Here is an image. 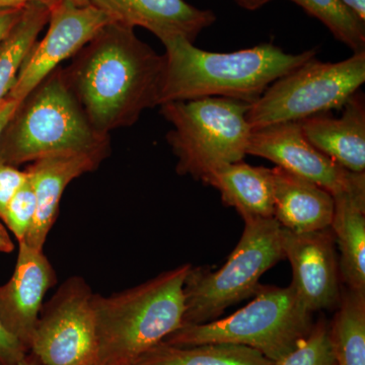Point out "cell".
Returning a JSON list of instances; mask_svg holds the SVG:
<instances>
[{
  "label": "cell",
  "mask_w": 365,
  "mask_h": 365,
  "mask_svg": "<svg viewBox=\"0 0 365 365\" xmlns=\"http://www.w3.org/2000/svg\"><path fill=\"white\" fill-rule=\"evenodd\" d=\"M165 57L134 29L110 23L63 69L67 83L96 131L132 126L158 106Z\"/></svg>",
  "instance_id": "1"
},
{
  "label": "cell",
  "mask_w": 365,
  "mask_h": 365,
  "mask_svg": "<svg viewBox=\"0 0 365 365\" xmlns=\"http://www.w3.org/2000/svg\"><path fill=\"white\" fill-rule=\"evenodd\" d=\"M165 67L158 106L203 98L251 105L282 76L316 57V50L287 54L273 44L230 53L204 51L182 37L162 42Z\"/></svg>",
  "instance_id": "2"
},
{
  "label": "cell",
  "mask_w": 365,
  "mask_h": 365,
  "mask_svg": "<svg viewBox=\"0 0 365 365\" xmlns=\"http://www.w3.org/2000/svg\"><path fill=\"white\" fill-rule=\"evenodd\" d=\"M190 267L184 264L109 297L93 294L97 365H133L181 328Z\"/></svg>",
  "instance_id": "3"
},
{
  "label": "cell",
  "mask_w": 365,
  "mask_h": 365,
  "mask_svg": "<svg viewBox=\"0 0 365 365\" xmlns=\"http://www.w3.org/2000/svg\"><path fill=\"white\" fill-rule=\"evenodd\" d=\"M109 146V136L91 126L59 66L19 104L0 136V163L18 168Z\"/></svg>",
  "instance_id": "4"
},
{
  "label": "cell",
  "mask_w": 365,
  "mask_h": 365,
  "mask_svg": "<svg viewBox=\"0 0 365 365\" xmlns=\"http://www.w3.org/2000/svg\"><path fill=\"white\" fill-rule=\"evenodd\" d=\"M254 299L225 319L182 326L163 342L175 346L230 343L247 346L275 362L294 350L313 328L312 314L287 287L259 285Z\"/></svg>",
  "instance_id": "5"
},
{
  "label": "cell",
  "mask_w": 365,
  "mask_h": 365,
  "mask_svg": "<svg viewBox=\"0 0 365 365\" xmlns=\"http://www.w3.org/2000/svg\"><path fill=\"white\" fill-rule=\"evenodd\" d=\"M173 126L167 140L178 158L177 172L202 181L211 172L242 162L252 129L250 105L227 98H203L160 106Z\"/></svg>",
  "instance_id": "6"
},
{
  "label": "cell",
  "mask_w": 365,
  "mask_h": 365,
  "mask_svg": "<svg viewBox=\"0 0 365 365\" xmlns=\"http://www.w3.org/2000/svg\"><path fill=\"white\" fill-rule=\"evenodd\" d=\"M244 222L241 240L222 267L215 271L190 267L184 285L182 326L215 321L228 307L253 297L263 274L284 260L282 227L275 218Z\"/></svg>",
  "instance_id": "7"
},
{
  "label": "cell",
  "mask_w": 365,
  "mask_h": 365,
  "mask_svg": "<svg viewBox=\"0 0 365 365\" xmlns=\"http://www.w3.org/2000/svg\"><path fill=\"white\" fill-rule=\"evenodd\" d=\"M365 81V52L331 63L309 59L274 81L247 113L252 130L342 109Z\"/></svg>",
  "instance_id": "8"
},
{
  "label": "cell",
  "mask_w": 365,
  "mask_h": 365,
  "mask_svg": "<svg viewBox=\"0 0 365 365\" xmlns=\"http://www.w3.org/2000/svg\"><path fill=\"white\" fill-rule=\"evenodd\" d=\"M91 287L73 276L43 304L30 352L42 365L97 364V330Z\"/></svg>",
  "instance_id": "9"
},
{
  "label": "cell",
  "mask_w": 365,
  "mask_h": 365,
  "mask_svg": "<svg viewBox=\"0 0 365 365\" xmlns=\"http://www.w3.org/2000/svg\"><path fill=\"white\" fill-rule=\"evenodd\" d=\"M110 23L109 16L93 4L81 6L71 0H58L50 7L44 38L37 41L29 53L7 97L21 102L62 62L76 56Z\"/></svg>",
  "instance_id": "10"
},
{
  "label": "cell",
  "mask_w": 365,
  "mask_h": 365,
  "mask_svg": "<svg viewBox=\"0 0 365 365\" xmlns=\"http://www.w3.org/2000/svg\"><path fill=\"white\" fill-rule=\"evenodd\" d=\"M247 155L271 160L280 169L318 185L333 197L365 180V173L344 169L312 145L300 122L252 130Z\"/></svg>",
  "instance_id": "11"
},
{
  "label": "cell",
  "mask_w": 365,
  "mask_h": 365,
  "mask_svg": "<svg viewBox=\"0 0 365 365\" xmlns=\"http://www.w3.org/2000/svg\"><path fill=\"white\" fill-rule=\"evenodd\" d=\"M282 247L294 274L292 285L302 307L311 314L337 307L340 273L332 230L294 232L282 227Z\"/></svg>",
  "instance_id": "12"
},
{
  "label": "cell",
  "mask_w": 365,
  "mask_h": 365,
  "mask_svg": "<svg viewBox=\"0 0 365 365\" xmlns=\"http://www.w3.org/2000/svg\"><path fill=\"white\" fill-rule=\"evenodd\" d=\"M56 283V274L43 251L19 242L13 277L0 287V322L30 352L43 300Z\"/></svg>",
  "instance_id": "13"
},
{
  "label": "cell",
  "mask_w": 365,
  "mask_h": 365,
  "mask_svg": "<svg viewBox=\"0 0 365 365\" xmlns=\"http://www.w3.org/2000/svg\"><path fill=\"white\" fill-rule=\"evenodd\" d=\"M91 4L109 16L112 23L146 29L162 41L182 37L194 43L215 16L185 0H91Z\"/></svg>",
  "instance_id": "14"
},
{
  "label": "cell",
  "mask_w": 365,
  "mask_h": 365,
  "mask_svg": "<svg viewBox=\"0 0 365 365\" xmlns=\"http://www.w3.org/2000/svg\"><path fill=\"white\" fill-rule=\"evenodd\" d=\"M108 150L42 158L31 163L26 172L32 179L37 200L35 220L24 242L43 251L48 234L58 216L64 190L76 178L97 169Z\"/></svg>",
  "instance_id": "15"
},
{
  "label": "cell",
  "mask_w": 365,
  "mask_h": 365,
  "mask_svg": "<svg viewBox=\"0 0 365 365\" xmlns=\"http://www.w3.org/2000/svg\"><path fill=\"white\" fill-rule=\"evenodd\" d=\"M339 118L325 114L307 118L302 132L312 145L341 167L353 173H365V106L355 93L344 105Z\"/></svg>",
  "instance_id": "16"
},
{
  "label": "cell",
  "mask_w": 365,
  "mask_h": 365,
  "mask_svg": "<svg viewBox=\"0 0 365 365\" xmlns=\"http://www.w3.org/2000/svg\"><path fill=\"white\" fill-rule=\"evenodd\" d=\"M274 215L281 227L294 232H317L330 227L333 196L318 185L276 167Z\"/></svg>",
  "instance_id": "17"
},
{
  "label": "cell",
  "mask_w": 365,
  "mask_h": 365,
  "mask_svg": "<svg viewBox=\"0 0 365 365\" xmlns=\"http://www.w3.org/2000/svg\"><path fill=\"white\" fill-rule=\"evenodd\" d=\"M333 198L330 228L340 252L341 280L346 287L365 290V180Z\"/></svg>",
  "instance_id": "18"
},
{
  "label": "cell",
  "mask_w": 365,
  "mask_h": 365,
  "mask_svg": "<svg viewBox=\"0 0 365 365\" xmlns=\"http://www.w3.org/2000/svg\"><path fill=\"white\" fill-rule=\"evenodd\" d=\"M202 182L217 190L225 205L234 207L242 220L274 215L272 169L237 162L218 168Z\"/></svg>",
  "instance_id": "19"
},
{
  "label": "cell",
  "mask_w": 365,
  "mask_h": 365,
  "mask_svg": "<svg viewBox=\"0 0 365 365\" xmlns=\"http://www.w3.org/2000/svg\"><path fill=\"white\" fill-rule=\"evenodd\" d=\"M133 365H274V361L253 348L230 343L175 346L162 342Z\"/></svg>",
  "instance_id": "20"
},
{
  "label": "cell",
  "mask_w": 365,
  "mask_h": 365,
  "mask_svg": "<svg viewBox=\"0 0 365 365\" xmlns=\"http://www.w3.org/2000/svg\"><path fill=\"white\" fill-rule=\"evenodd\" d=\"M328 326L337 365H365V290L346 287Z\"/></svg>",
  "instance_id": "21"
},
{
  "label": "cell",
  "mask_w": 365,
  "mask_h": 365,
  "mask_svg": "<svg viewBox=\"0 0 365 365\" xmlns=\"http://www.w3.org/2000/svg\"><path fill=\"white\" fill-rule=\"evenodd\" d=\"M50 7L40 2L28 4L20 20L0 43V102L16 83L24 62L49 21Z\"/></svg>",
  "instance_id": "22"
},
{
  "label": "cell",
  "mask_w": 365,
  "mask_h": 365,
  "mask_svg": "<svg viewBox=\"0 0 365 365\" xmlns=\"http://www.w3.org/2000/svg\"><path fill=\"white\" fill-rule=\"evenodd\" d=\"M309 16L318 19L354 53L365 52V26L341 0H292Z\"/></svg>",
  "instance_id": "23"
},
{
  "label": "cell",
  "mask_w": 365,
  "mask_h": 365,
  "mask_svg": "<svg viewBox=\"0 0 365 365\" xmlns=\"http://www.w3.org/2000/svg\"><path fill=\"white\" fill-rule=\"evenodd\" d=\"M274 365H337L328 325L319 321L294 350L274 362Z\"/></svg>",
  "instance_id": "24"
},
{
  "label": "cell",
  "mask_w": 365,
  "mask_h": 365,
  "mask_svg": "<svg viewBox=\"0 0 365 365\" xmlns=\"http://www.w3.org/2000/svg\"><path fill=\"white\" fill-rule=\"evenodd\" d=\"M36 211H37V200H36L35 190H34L32 179L28 174L26 182L14 194L1 218L19 242L25 240L26 234L32 227Z\"/></svg>",
  "instance_id": "25"
},
{
  "label": "cell",
  "mask_w": 365,
  "mask_h": 365,
  "mask_svg": "<svg viewBox=\"0 0 365 365\" xmlns=\"http://www.w3.org/2000/svg\"><path fill=\"white\" fill-rule=\"evenodd\" d=\"M28 174L14 165L0 163V218H2L14 194L23 186Z\"/></svg>",
  "instance_id": "26"
},
{
  "label": "cell",
  "mask_w": 365,
  "mask_h": 365,
  "mask_svg": "<svg viewBox=\"0 0 365 365\" xmlns=\"http://www.w3.org/2000/svg\"><path fill=\"white\" fill-rule=\"evenodd\" d=\"M28 353L0 322V365H19Z\"/></svg>",
  "instance_id": "27"
},
{
  "label": "cell",
  "mask_w": 365,
  "mask_h": 365,
  "mask_svg": "<svg viewBox=\"0 0 365 365\" xmlns=\"http://www.w3.org/2000/svg\"><path fill=\"white\" fill-rule=\"evenodd\" d=\"M24 9H25V6L0 9V43L20 20Z\"/></svg>",
  "instance_id": "28"
},
{
  "label": "cell",
  "mask_w": 365,
  "mask_h": 365,
  "mask_svg": "<svg viewBox=\"0 0 365 365\" xmlns=\"http://www.w3.org/2000/svg\"><path fill=\"white\" fill-rule=\"evenodd\" d=\"M20 103L9 97L4 98L0 102V136Z\"/></svg>",
  "instance_id": "29"
},
{
  "label": "cell",
  "mask_w": 365,
  "mask_h": 365,
  "mask_svg": "<svg viewBox=\"0 0 365 365\" xmlns=\"http://www.w3.org/2000/svg\"><path fill=\"white\" fill-rule=\"evenodd\" d=\"M58 0H0V9L26 6V4H34V2H40V4H44L46 6L51 7Z\"/></svg>",
  "instance_id": "30"
},
{
  "label": "cell",
  "mask_w": 365,
  "mask_h": 365,
  "mask_svg": "<svg viewBox=\"0 0 365 365\" xmlns=\"http://www.w3.org/2000/svg\"><path fill=\"white\" fill-rule=\"evenodd\" d=\"M341 1L360 21L365 23V0H341Z\"/></svg>",
  "instance_id": "31"
},
{
  "label": "cell",
  "mask_w": 365,
  "mask_h": 365,
  "mask_svg": "<svg viewBox=\"0 0 365 365\" xmlns=\"http://www.w3.org/2000/svg\"><path fill=\"white\" fill-rule=\"evenodd\" d=\"M14 245L6 227L0 223V253H11Z\"/></svg>",
  "instance_id": "32"
},
{
  "label": "cell",
  "mask_w": 365,
  "mask_h": 365,
  "mask_svg": "<svg viewBox=\"0 0 365 365\" xmlns=\"http://www.w3.org/2000/svg\"><path fill=\"white\" fill-rule=\"evenodd\" d=\"M235 1L244 9H249V11H256V9L267 4L271 0H235Z\"/></svg>",
  "instance_id": "33"
},
{
  "label": "cell",
  "mask_w": 365,
  "mask_h": 365,
  "mask_svg": "<svg viewBox=\"0 0 365 365\" xmlns=\"http://www.w3.org/2000/svg\"><path fill=\"white\" fill-rule=\"evenodd\" d=\"M19 365H42V364H41L39 359H38L35 355L29 352Z\"/></svg>",
  "instance_id": "34"
},
{
  "label": "cell",
  "mask_w": 365,
  "mask_h": 365,
  "mask_svg": "<svg viewBox=\"0 0 365 365\" xmlns=\"http://www.w3.org/2000/svg\"><path fill=\"white\" fill-rule=\"evenodd\" d=\"M71 1L81 6H88V4H91V0H71Z\"/></svg>",
  "instance_id": "35"
},
{
  "label": "cell",
  "mask_w": 365,
  "mask_h": 365,
  "mask_svg": "<svg viewBox=\"0 0 365 365\" xmlns=\"http://www.w3.org/2000/svg\"><path fill=\"white\" fill-rule=\"evenodd\" d=\"M95 365H97V364H95Z\"/></svg>",
  "instance_id": "36"
}]
</instances>
